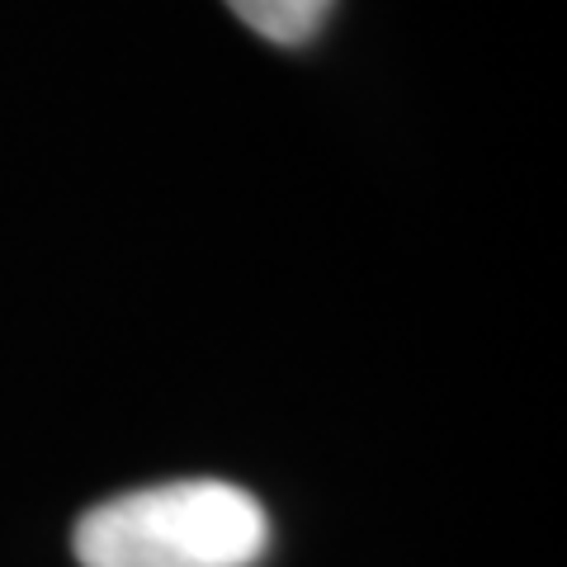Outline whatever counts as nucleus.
<instances>
[{"label": "nucleus", "instance_id": "nucleus-1", "mask_svg": "<svg viewBox=\"0 0 567 567\" xmlns=\"http://www.w3.org/2000/svg\"><path fill=\"white\" fill-rule=\"evenodd\" d=\"M81 567H256L270 516L246 487L185 477L91 506L71 535Z\"/></svg>", "mask_w": 567, "mask_h": 567}, {"label": "nucleus", "instance_id": "nucleus-2", "mask_svg": "<svg viewBox=\"0 0 567 567\" xmlns=\"http://www.w3.org/2000/svg\"><path fill=\"white\" fill-rule=\"evenodd\" d=\"M237 20L270 43H308L331 14V0H227Z\"/></svg>", "mask_w": 567, "mask_h": 567}]
</instances>
